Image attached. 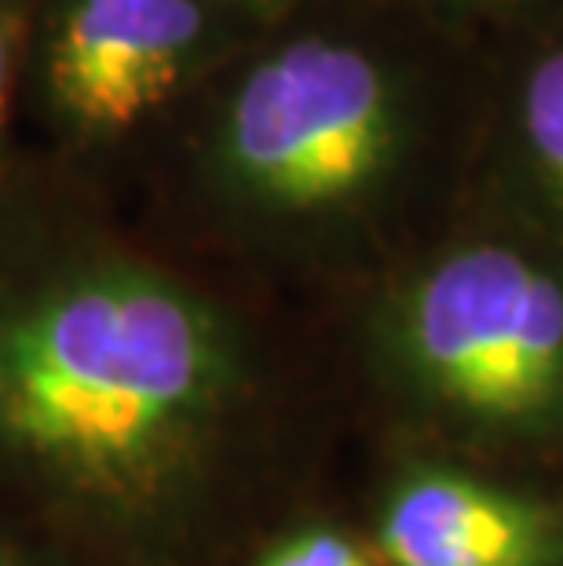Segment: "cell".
Here are the masks:
<instances>
[{
  "mask_svg": "<svg viewBox=\"0 0 563 566\" xmlns=\"http://www.w3.org/2000/svg\"><path fill=\"white\" fill-rule=\"evenodd\" d=\"M344 409L326 318L19 154L0 201V526L63 566H238Z\"/></svg>",
  "mask_w": 563,
  "mask_h": 566,
  "instance_id": "cell-1",
  "label": "cell"
},
{
  "mask_svg": "<svg viewBox=\"0 0 563 566\" xmlns=\"http://www.w3.org/2000/svg\"><path fill=\"white\" fill-rule=\"evenodd\" d=\"M307 8L201 84L117 195L173 245L330 318L447 220L450 95L414 33Z\"/></svg>",
  "mask_w": 563,
  "mask_h": 566,
  "instance_id": "cell-2",
  "label": "cell"
},
{
  "mask_svg": "<svg viewBox=\"0 0 563 566\" xmlns=\"http://www.w3.org/2000/svg\"><path fill=\"white\" fill-rule=\"evenodd\" d=\"M326 329L369 439L563 464V249L498 205L447 216Z\"/></svg>",
  "mask_w": 563,
  "mask_h": 566,
  "instance_id": "cell-3",
  "label": "cell"
},
{
  "mask_svg": "<svg viewBox=\"0 0 563 566\" xmlns=\"http://www.w3.org/2000/svg\"><path fill=\"white\" fill-rule=\"evenodd\" d=\"M260 30L231 0H38L22 117L38 150L117 195L154 132Z\"/></svg>",
  "mask_w": 563,
  "mask_h": 566,
  "instance_id": "cell-4",
  "label": "cell"
},
{
  "mask_svg": "<svg viewBox=\"0 0 563 566\" xmlns=\"http://www.w3.org/2000/svg\"><path fill=\"white\" fill-rule=\"evenodd\" d=\"M352 501L377 566H563V493L406 439H369Z\"/></svg>",
  "mask_w": 563,
  "mask_h": 566,
  "instance_id": "cell-5",
  "label": "cell"
},
{
  "mask_svg": "<svg viewBox=\"0 0 563 566\" xmlns=\"http://www.w3.org/2000/svg\"><path fill=\"white\" fill-rule=\"evenodd\" d=\"M494 179L498 209L563 249V30L520 59L501 95L490 132Z\"/></svg>",
  "mask_w": 563,
  "mask_h": 566,
  "instance_id": "cell-6",
  "label": "cell"
},
{
  "mask_svg": "<svg viewBox=\"0 0 563 566\" xmlns=\"http://www.w3.org/2000/svg\"><path fill=\"white\" fill-rule=\"evenodd\" d=\"M238 566H377L352 501L319 493L263 534Z\"/></svg>",
  "mask_w": 563,
  "mask_h": 566,
  "instance_id": "cell-7",
  "label": "cell"
},
{
  "mask_svg": "<svg viewBox=\"0 0 563 566\" xmlns=\"http://www.w3.org/2000/svg\"><path fill=\"white\" fill-rule=\"evenodd\" d=\"M33 15L38 0H0V201L22 154L15 125L22 117V74H27Z\"/></svg>",
  "mask_w": 563,
  "mask_h": 566,
  "instance_id": "cell-8",
  "label": "cell"
},
{
  "mask_svg": "<svg viewBox=\"0 0 563 566\" xmlns=\"http://www.w3.org/2000/svg\"><path fill=\"white\" fill-rule=\"evenodd\" d=\"M0 566H63V563H55L38 545H30V541H22L19 534L0 526Z\"/></svg>",
  "mask_w": 563,
  "mask_h": 566,
  "instance_id": "cell-9",
  "label": "cell"
},
{
  "mask_svg": "<svg viewBox=\"0 0 563 566\" xmlns=\"http://www.w3.org/2000/svg\"><path fill=\"white\" fill-rule=\"evenodd\" d=\"M231 4L242 8L246 15H253L257 22H263V27H271V22L293 15V11L315 4V0H231Z\"/></svg>",
  "mask_w": 563,
  "mask_h": 566,
  "instance_id": "cell-10",
  "label": "cell"
},
{
  "mask_svg": "<svg viewBox=\"0 0 563 566\" xmlns=\"http://www.w3.org/2000/svg\"><path fill=\"white\" fill-rule=\"evenodd\" d=\"M432 8H494V4H512V0H428Z\"/></svg>",
  "mask_w": 563,
  "mask_h": 566,
  "instance_id": "cell-11",
  "label": "cell"
}]
</instances>
